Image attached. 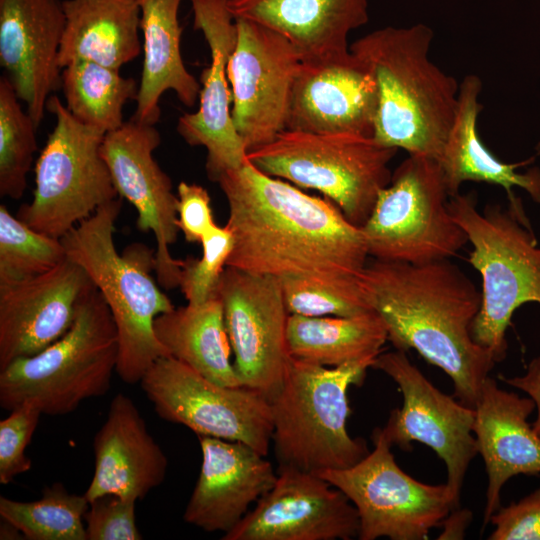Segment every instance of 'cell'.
<instances>
[{"instance_id": "26", "label": "cell", "mask_w": 540, "mask_h": 540, "mask_svg": "<svg viewBox=\"0 0 540 540\" xmlns=\"http://www.w3.org/2000/svg\"><path fill=\"white\" fill-rule=\"evenodd\" d=\"M135 1L140 9L144 59L136 111L131 119L155 125L161 114L159 101L166 91L172 90L182 104L192 107L201 87L181 55L178 12L182 0Z\"/></svg>"}, {"instance_id": "38", "label": "cell", "mask_w": 540, "mask_h": 540, "mask_svg": "<svg viewBox=\"0 0 540 540\" xmlns=\"http://www.w3.org/2000/svg\"><path fill=\"white\" fill-rule=\"evenodd\" d=\"M135 500L106 494L89 502L85 513L86 540H140Z\"/></svg>"}, {"instance_id": "23", "label": "cell", "mask_w": 540, "mask_h": 540, "mask_svg": "<svg viewBox=\"0 0 540 540\" xmlns=\"http://www.w3.org/2000/svg\"><path fill=\"white\" fill-rule=\"evenodd\" d=\"M473 433L488 477L483 526L501 506V491L512 477L540 473V438L527 419L535 409L530 397L501 389L488 376L476 403Z\"/></svg>"}, {"instance_id": "19", "label": "cell", "mask_w": 540, "mask_h": 540, "mask_svg": "<svg viewBox=\"0 0 540 540\" xmlns=\"http://www.w3.org/2000/svg\"><path fill=\"white\" fill-rule=\"evenodd\" d=\"M95 289L85 269L68 257L47 273L0 283V370L63 336Z\"/></svg>"}, {"instance_id": "37", "label": "cell", "mask_w": 540, "mask_h": 540, "mask_svg": "<svg viewBox=\"0 0 540 540\" xmlns=\"http://www.w3.org/2000/svg\"><path fill=\"white\" fill-rule=\"evenodd\" d=\"M32 401H26L10 411L0 421V483L8 484L31 469L32 462L25 454L42 415Z\"/></svg>"}, {"instance_id": "36", "label": "cell", "mask_w": 540, "mask_h": 540, "mask_svg": "<svg viewBox=\"0 0 540 540\" xmlns=\"http://www.w3.org/2000/svg\"><path fill=\"white\" fill-rule=\"evenodd\" d=\"M200 258L182 260L179 287L188 304L198 305L217 296L221 275L233 249V236L216 225L201 239Z\"/></svg>"}, {"instance_id": "42", "label": "cell", "mask_w": 540, "mask_h": 540, "mask_svg": "<svg viewBox=\"0 0 540 540\" xmlns=\"http://www.w3.org/2000/svg\"><path fill=\"white\" fill-rule=\"evenodd\" d=\"M472 521V512L468 509H453L443 520V530L438 539H463Z\"/></svg>"}, {"instance_id": "27", "label": "cell", "mask_w": 540, "mask_h": 540, "mask_svg": "<svg viewBox=\"0 0 540 540\" xmlns=\"http://www.w3.org/2000/svg\"><path fill=\"white\" fill-rule=\"evenodd\" d=\"M481 90L482 82L474 74L465 76L459 86L456 115L439 159L449 196L459 193L464 182L473 181L499 185L508 197L514 194L513 187H520L540 203V169L534 167L526 173L515 171L533 159L504 163L481 141L477 129L482 110Z\"/></svg>"}, {"instance_id": "1", "label": "cell", "mask_w": 540, "mask_h": 540, "mask_svg": "<svg viewBox=\"0 0 540 540\" xmlns=\"http://www.w3.org/2000/svg\"><path fill=\"white\" fill-rule=\"evenodd\" d=\"M228 203L233 249L226 266L330 285L360 280L368 262L360 227L330 199L270 176L248 159L217 181Z\"/></svg>"}, {"instance_id": "13", "label": "cell", "mask_w": 540, "mask_h": 540, "mask_svg": "<svg viewBox=\"0 0 540 540\" xmlns=\"http://www.w3.org/2000/svg\"><path fill=\"white\" fill-rule=\"evenodd\" d=\"M241 385L270 400L291 361L280 278L226 266L217 289Z\"/></svg>"}, {"instance_id": "21", "label": "cell", "mask_w": 540, "mask_h": 540, "mask_svg": "<svg viewBox=\"0 0 540 540\" xmlns=\"http://www.w3.org/2000/svg\"><path fill=\"white\" fill-rule=\"evenodd\" d=\"M65 24L61 0H0V65L37 127L61 87Z\"/></svg>"}, {"instance_id": "45", "label": "cell", "mask_w": 540, "mask_h": 540, "mask_svg": "<svg viewBox=\"0 0 540 540\" xmlns=\"http://www.w3.org/2000/svg\"><path fill=\"white\" fill-rule=\"evenodd\" d=\"M229 1V0H228Z\"/></svg>"}, {"instance_id": "9", "label": "cell", "mask_w": 540, "mask_h": 540, "mask_svg": "<svg viewBox=\"0 0 540 540\" xmlns=\"http://www.w3.org/2000/svg\"><path fill=\"white\" fill-rule=\"evenodd\" d=\"M438 160L408 155L361 228L373 259L425 264L455 256L468 237L453 219Z\"/></svg>"}, {"instance_id": "5", "label": "cell", "mask_w": 540, "mask_h": 540, "mask_svg": "<svg viewBox=\"0 0 540 540\" xmlns=\"http://www.w3.org/2000/svg\"><path fill=\"white\" fill-rule=\"evenodd\" d=\"M509 205L488 204L480 212L474 193L449 197L448 209L473 249L469 263L482 278L481 307L473 321V340L496 363L506 357V330L515 310L540 303V248L514 194Z\"/></svg>"}, {"instance_id": "28", "label": "cell", "mask_w": 540, "mask_h": 540, "mask_svg": "<svg viewBox=\"0 0 540 540\" xmlns=\"http://www.w3.org/2000/svg\"><path fill=\"white\" fill-rule=\"evenodd\" d=\"M63 7L61 69L86 60L119 70L140 54V9L135 0H63Z\"/></svg>"}, {"instance_id": "39", "label": "cell", "mask_w": 540, "mask_h": 540, "mask_svg": "<svg viewBox=\"0 0 540 540\" xmlns=\"http://www.w3.org/2000/svg\"><path fill=\"white\" fill-rule=\"evenodd\" d=\"M489 540H540V488L491 516Z\"/></svg>"}, {"instance_id": "40", "label": "cell", "mask_w": 540, "mask_h": 540, "mask_svg": "<svg viewBox=\"0 0 540 540\" xmlns=\"http://www.w3.org/2000/svg\"><path fill=\"white\" fill-rule=\"evenodd\" d=\"M177 225L187 242H201L217 224L211 199L205 188L195 183L180 182L177 187Z\"/></svg>"}, {"instance_id": "14", "label": "cell", "mask_w": 540, "mask_h": 540, "mask_svg": "<svg viewBox=\"0 0 540 540\" xmlns=\"http://www.w3.org/2000/svg\"><path fill=\"white\" fill-rule=\"evenodd\" d=\"M371 368L389 376L403 395L401 409L392 410L383 427L390 441L403 450H411L413 441L433 449L446 466L445 484L459 508L467 469L478 454L475 409L436 388L404 351L381 352Z\"/></svg>"}, {"instance_id": "10", "label": "cell", "mask_w": 540, "mask_h": 540, "mask_svg": "<svg viewBox=\"0 0 540 540\" xmlns=\"http://www.w3.org/2000/svg\"><path fill=\"white\" fill-rule=\"evenodd\" d=\"M47 110L56 124L35 164L33 198L16 216L38 232L61 238L119 195L101 155L106 133L78 121L57 96L48 99Z\"/></svg>"}, {"instance_id": "4", "label": "cell", "mask_w": 540, "mask_h": 540, "mask_svg": "<svg viewBox=\"0 0 540 540\" xmlns=\"http://www.w3.org/2000/svg\"><path fill=\"white\" fill-rule=\"evenodd\" d=\"M121 206V197L100 206L60 239L67 257L85 269L107 303L117 329L116 373L133 385L155 361L169 356L154 322L175 307L151 275L152 250L132 244L117 251L114 232Z\"/></svg>"}, {"instance_id": "29", "label": "cell", "mask_w": 540, "mask_h": 540, "mask_svg": "<svg viewBox=\"0 0 540 540\" xmlns=\"http://www.w3.org/2000/svg\"><path fill=\"white\" fill-rule=\"evenodd\" d=\"M155 334L169 356L223 386H242L231 363V345L218 296L159 315Z\"/></svg>"}, {"instance_id": "16", "label": "cell", "mask_w": 540, "mask_h": 540, "mask_svg": "<svg viewBox=\"0 0 540 540\" xmlns=\"http://www.w3.org/2000/svg\"><path fill=\"white\" fill-rule=\"evenodd\" d=\"M161 142L155 125L133 119L105 134L101 155L122 199L137 211V228L152 232L156 249V281L164 289L179 287L182 260L172 257L169 246L180 231L177 225L178 197L170 177L153 157Z\"/></svg>"}, {"instance_id": "43", "label": "cell", "mask_w": 540, "mask_h": 540, "mask_svg": "<svg viewBox=\"0 0 540 540\" xmlns=\"http://www.w3.org/2000/svg\"><path fill=\"white\" fill-rule=\"evenodd\" d=\"M1 525H0V539L1 540H16V539H24L23 534L21 531L11 524L10 522L1 519Z\"/></svg>"}, {"instance_id": "22", "label": "cell", "mask_w": 540, "mask_h": 540, "mask_svg": "<svg viewBox=\"0 0 540 540\" xmlns=\"http://www.w3.org/2000/svg\"><path fill=\"white\" fill-rule=\"evenodd\" d=\"M198 439L201 468L183 519L207 532L226 533L273 487L277 473L265 455L245 443Z\"/></svg>"}, {"instance_id": "7", "label": "cell", "mask_w": 540, "mask_h": 540, "mask_svg": "<svg viewBox=\"0 0 540 540\" xmlns=\"http://www.w3.org/2000/svg\"><path fill=\"white\" fill-rule=\"evenodd\" d=\"M117 359V329L96 288L81 303L63 336L0 370V406L11 411L32 401L43 414H69L83 401L109 391Z\"/></svg>"}, {"instance_id": "41", "label": "cell", "mask_w": 540, "mask_h": 540, "mask_svg": "<svg viewBox=\"0 0 540 540\" xmlns=\"http://www.w3.org/2000/svg\"><path fill=\"white\" fill-rule=\"evenodd\" d=\"M506 384L525 392L535 403L537 416L532 428L540 438V357L533 358L521 376L499 377Z\"/></svg>"}, {"instance_id": "31", "label": "cell", "mask_w": 540, "mask_h": 540, "mask_svg": "<svg viewBox=\"0 0 540 540\" xmlns=\"http://www.w3.org/2000/svg\"><path fill=\"white\" fill-rule=\"evenodd\" d=\"M61 88L78 121L108 133L123 125L124 105L137 99L139 86L118 69L78 60L61 69Z\"/></svg>"}, {"instance_id": "24", "label": "cell", "mask_w": 540, "mask_h": 540, "mask_svg": "<svg viewBox=\"0 0 540 540\" xmlns=\"http://www.w3.org/2000/svg\"><path fill=\"white\" fill-rule=\"evenodd\" d=\"M93 451L94 474L84 493L88 502L106 494L138 501L165 480L167 457L134 401L122 393L112 399Z\"/></svg>"}, {"instance_id": "35", "label": "cell", "mask_w": 540, "mask_h": 540, "mask_svg": "<svg viewBox=\"0 0 540 540\" xmlns=\"http://www.w3.org/2000/svg\"><path fill=\"white\" fill-rule=\"evenodd\" d=\"M281 280L290 314L348 317L372 310L361 280L346 285H330L302 277Z\"/></svg>"}, {"instance_id": "18", "label": "cell", "mask_w": 540, "mask_h": 540, "mask_svg": "<svg viewBox=\"0 0 540 540\" xmlns=\"http://www.w3.org/2000/svg\"><path fill=\"white\" fill-rule=\"evenodd\" d=\"M193 27L209 46L210 65L202 71L199 107L178 119L177 132L192 146L207 150L206 170L212 181L225 171L241 167L247 149L237 133L231 114L232 94L227 66L237 40L235 19L228 0H189Z\"/></svg>"}, {"instance_id": "30", "label": "cell", "mask_w": 540, "mask_h": 540, "mask_svg": "<svg viewBox=\"0 0 540 540\" xmlns=\"http://www.w3.org/2000/svg\"><path fill=\"white\" fill-rule=\"evenodd\" d=\"M286 337L291 357L337 367L359 361L374 363L388 332L381 316L369 310L348 317L290 314Z\"/></svg>"}, {"instance_id": "11", "label": "cell", "mask_w": 540, "mask_h": 540, "mask_svg": "<svg viewBox=\"0 0 540 540\" xmlns=\"http://www.w3.org/2000/svg\"><path fill=\"white\" fill-rule=\"evenodd\" d=\"M374 449L358 463L320 477L341 490L359 516L360 540H425L454 509L446 484L422 483L396 463L384 428L372 434Z\"/></svg>"}, {"instance_id": "8", "label": "cell", "mask_w": 540, "mask_h": 540, "mask_svg": "<svg viewBox=\"0 0 540 540\" xmlns=\"http://www.w3.org/2000/svg\"><path fill=\"white\" fill-rule=\"evenodd\" d=\"M397 151L369 136L285 129L248 151L247 159L270 176L321 192L362 227L391 181L389 163Z\"/></svg>"}, {"instance_id": "32", "label": "cell", "mask_w": 540, "mask_h": 540, "mask_svg": "<svg viewBox=\"0 0 540 540\" xmlns=\"http://www.w3.org/2000/svg\"><path fill=\"white\" fill-rule=\"evenodd\" d=\"M85 495L70 493L61 483L42 490L35 501L0 497V516L16 526L28 540H86Z\"/></svg>"}, {"instance_id": "2", "label": "cell", "mask_w": 540, "mask_h": 540, "mask_svg": "<svg viewBox=\"0 0 540 540\" xmlns=\"http://www.w3.org/2000/svg\"><path fill=\"white\" fill-rule=\"evenodd\" d=\"M367 300L396 350H416L452 380L454 397L474 408L496 361L471 327L481 292L449 259L425 264L373 259L360 276Z\"/></svg>"}, {"instance_id": "34", "label": "cell", "mask_w": 540, "mask_h": 540, "mask_svg": "<svg viewBox=\"0 0 540 540\" xmlns=\"http://www.w3.org/2000/svg\"><path fill=\"white\" fill-rule=\"evenodd\" d=\"M67 258L60 238L29 227L5 205L0 206V283L47 273Z\"/></svg>"}, {"instance_id": "33", "label": "cell", "mask_w": 540, "mask_h": 540, "mask_svg": "<svg viewBox=\"0 0 540 540\" xmlns=\"http://www.w3.org/2000/svg\"><path fill=\"white\" fill-rule=\"evenodd\" d=\"M5 75L0 78V195L20 199L37 151V125Z\"/></svg>"}, {"instance_id": "44", "label": "cell", "mask_w": 540, "mask_h": 540, "mask_svg": "<svg viewBox=\"0 0 540 540\" xmlns=\"http://www.w3.org/2000/svg\"><path fill=\"white\" fill-rule=\"evenodd\" d=\"M537 151H538V153L540 154V142H539V144L537 145Z\"/></svg>"}, {"instance_id": "3", "label": "cell", "mask_w": 540, "mask_h": 540, "mask_svg": "<svg viewBox=\"0 0 540 540\" xmlns=\"http://www.w3.org/2000/svg\"><path fill=\"white\" fill-rule=\"evenodd\" d=\"M434 37L425 24L384 27L350 51L370 69L378 104L373 138L439 161L458 105L459 84L429 58Z\"/></svg>"}, {"instance_id": "17", "label": "cell", "mask_w": 540, "mask_h": 540, "mask_svg": "<svg viewBox=\"0 0 540 540\" xmlns=\"http://www.w3.org/2000/svg\"><path fill=\"white\" fill-rule=\"evenodd\" d=\"M359 527L358 512L341 490L318 474L283 467L222 540H350Z\"/></svg>"}, {"instance_id": "12", "label": "cell", "mask_w": 540, "mask_h": 540, "mask_svg": "<svg viewBox=\"0 0 540 540\" xmlns=\"http://www.w3.org/2000/svg\"><path fill=\"white\" fill-rule=\"evenodd\" d=\"M160 418L197 436L245 443L267 456L272 442L270 401L244 386L215 383L172 356L159 358L140 381Z\"/></svg>"}, {"instance_id": "6", "label": "cell", "mask_w": 540, "mask_h": 540, "mask_svg": "<svg viewBox=\"0 0 540 540\" xmlns=\"http://www.w3.org/2000/svg\"><path fill=\"white\" fill-rule=\"evenodd\" d=\"M373 362L330 367L291 358L278 392L269 400L272 443L278 468L320 474L345 469L370 451L363 438L349 435L347 392L361 385Z\"/></svg>"}, {"instance_id": "15", "label": "cell", "mask_w": 540, "mask_h": 540, "mask_svg": "<svg viewBox=\"0 0 540 540\" xmlns=\"http://www.w3.org/2000/svg\"><path fill=\"white\" fill-rule=\"evenodd\" d=\"M235 22L237 40L227 74L233 123L248 152L270 143L287 128L302 59L280 33L247 19Z\"/></svg>"}, {"instance_id": "20", "label": "cell", "mask_w": 540, "mask_h": 540, "mask_svg": "<svg viewBox=\"0 0 540 540\" xmlns=\"http://www.w3.org/2000/svg\"><path fill=\"white\" fill-rule=\"evenodd\" d=\"M377 104L375 79L350 50L335 57L302 61L286 129L373 137Z\"/></svg>"}, {"instance_id": "25", "label": "cell", "mask_w": 540, "mask_h": 540, "mask_svg": "<svg viewBox=\"0 0 540 540\" xmlns=\"http://www.w3.org/2000/svg\"><path fill=\"white\" fill-rule=\"evenodd\" d=\"M235 19L264 25L287 38L302 61L349 52V33L368 22V0H229Z\"/></svg>"}]
</instances>
